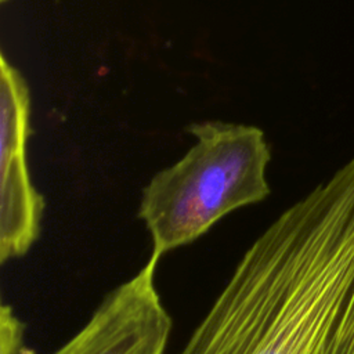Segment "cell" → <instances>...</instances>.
I'll return each instance as SVG.
<instances>
[{
	"label": "cell",
	"mask_w": 354,
	"mask_h": 354,
	"mask_svg": "<svg viewBox=\"0 0 354 354\" xmlns=\"http://www.w3.org/2000/svg\"><path fill=\"white\" fill-rule=\"evenodd\" d=\"M178 354H354V187L322 181L282 212Z\"/></svg>",
	"instance_id": "obj_1"
},
{
	"label": "cell",
	"mask_w": 354,
	"mask_h": 354,
	"mask_svg": "<svg viewBox=\"0 0 354 354\" xmlns=\"http://www.w3.org/2000/svg\"><path fill=\"white\" fill-rule=\"evenodd\" d=\"M195 144L142 189L138 217L162 254L202 236L228 213L270 195L271 151L254 126L209 120L187 127Z\"/></svg>",
	"instance_id": "obj_2"
},
{
	"label": "cell",
	"mask_w": 354,
	"mask_h": 354,
	"mask_svg": "<svg viewBox=\"0 0 354 354\" xmlns=\"http://www.w3.org/2000/svg\"><path fill=\"white\" fill-rule=\"evenodd\" d=\"M151 254L130 279L109 292L86 325L53 354H165L171 319L162 304ZM0 354H35L24 340V325L7 304L0 311Z\"/></svg>",
	"instance_id": "obj_3"
},
{
	"label": "cell",
	"mask_w": 354,
	"mask_h": 354,
	"mask_svg": "<svg viewBox=\"0 0 354 354\" xmlns=\"http://www.w3.org/2000/svg\"><path fill=\"white\" fill-rule=\"evenodd\" d=\"M30 95L21 73L0 62V260L24 256L36 242L44 199L35 188L26 162L30 136Z\"/></svg>",
	"instance_id": "obj_4"
}]
</instances>
